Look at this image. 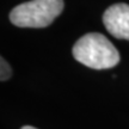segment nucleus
<instances>
[{
    "label": "nucleus",
    "instance_id": "1",
    "mask_svg": "<svg viewBox=\"0 0 129 129\" xmlns=\"http://www.w3.org/2000/svg\"><path fill=\"white\" fill-rule=\"evenodd\" d=\"M73 56L93 69H108L120 62V53L104 35L90 32L79 38L73 47Z\"/></svg>",
    "mask_w": 129,
    "mask_h": 129
},
{
    "label": "nucleus",
    "instance_id": "2",
    "mask_svg": "<svg viewBox=\"0 0 129 129\" xmlns=\"http://www.w3.org/2000/svg\"><path fill=\"white\" fill-rule=\"evenodd\" d=\"M63 0H31L16 6L10 20L19 28H46L62 12Z\"/></svg>",
    "mask_w": 129,
    "mask_h": 129
},
{
    "label": "nucleus",
    "instance_id": "3",
    "mask_svg": "<svg viewBox=\"0 0 129 129\" xmlns=\"http://www.w3.org/2000/svg\"><path fill=\"white\" fill-rule=\"evenodd\" d=\"M103 23L114 37L129 41V5H111L103 14Z\"/></svg>",
    "mask_w": 129,
    "mask_h": 129
},
{
    "label": "nucleus",
    "instance_id": "4",
    "mask_svg": "<svg viewBox=\"0 0 129 129\" xmlns=\"http://www.w3.org/2000/svg\"><path fill=\"white\" fill-rule=\"evenodd\" d=\"M1 72H0V79L1 81H5L12 75V69L10 67V64L4 60V57H1Z\"/></svg>",
    "mask_w": 129,
    "mask_h": 129
},
{
    "label": "nucleus",
    "instance_id": "5",
    "mask_svg": "<svg viewBox=\"0 0 129 129\" xmlns=\"http://www.w3.org/2000/svg\"><path fill=\"white\" fill-rule=\"evenodd\" d=\"M22 129H37V128H35V127H31V125H25V127H23Z\"/></svg>",
    "mask_w": 129,
    "mask_h": 129
}]
</instances>
